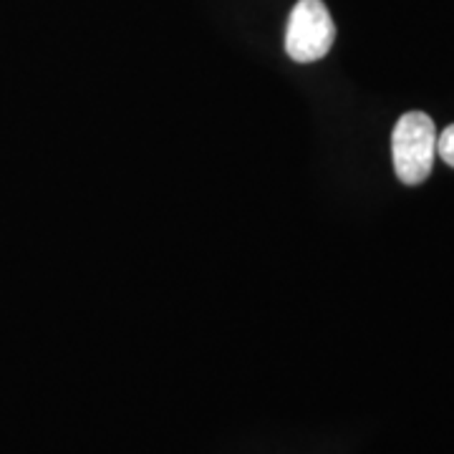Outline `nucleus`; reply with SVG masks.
Wrapping results in <instances>:
<instances>
[{"label": "nucleus", "instance_id": "obj_1", "mask_svg": "<svg viewBox=\"0 0 454 454\" xmlns=\"http://www.w3.org/2000/svg\"><path fill=\"white\" fill-rule=\"evenodd\" d=\"M437 154V129L424 112H406L391 134V157L396 177L409 187L422 184L432 175Z\"/></svg>", "mask_w": 454, "mask_h": 454}, {"label": "nucleus", "instance_id": "obj_2", "mask_svg": "<svg viewBox=\"0 0 454 454\" xmlns=\"http://www.w3.org/2000/svg\"><path fill=\"white\" fill-rule=\"evenodd\" d=\"M336 41L333 18L324 0H298L286 26V53L295 64L321 61Z\"/></svg>", "mask_w": 454, "mask_h": 454}, {"label": "nucleus", "instance_id": "obj_3", "mask_svg": "<svg viewBox=\"0 0 454 454\" xmlns=\"http://www.w3.org/2000/svg\"><path fill=\"white\" fill-rule=\"evenodd\" d=\"M437 154L450 167H454V124L437 134Z\"/></svg>", "mask_w": 454, "mask_h": 454}]
</instances>
